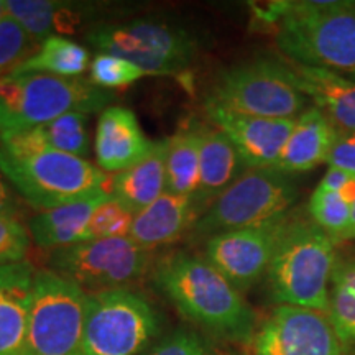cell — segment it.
<instances>
[{"label": "cell", "mask_w": 355, "mask_h": 355, "mask_svg": "<svg viewBox=\"0 0 355 355\" xmlns=\"http://www.w3.org/2000/svg\"><path fill=\"white\" fill-rule=\"evenodd\" d=\"M153 283L181 316L207 334L247 345L254 339V309L206 259L188 252L163 257L153 266Z\"/></svg>", "instance_id": "6da1fadb"}, {"label": "cell", "mask_w": 355, "mask_h": 355, "mask_svg": "<svg viewBox=\"0 0 355 355\" xmlns=\"http://www.w3.org/2000/svg\"><path fill=\"white\" fill-rule=\"evenodd\" d=\"M257 17L275 26V42L288 61L355 81V0L272 2Z\"/></svg>", "instance_id": "7a4b0ae2"}, {"label": "cell", "mask_w": 355, "mask_h": 355, "mask_svg": "<svg viewBox=\"0 0 355 355\" xmlns=\"http://www.w3.org/2000/svg\"><path fill=\"white\" fill-rule=\"evenodd\" d=\"M0 171L30 206L43 212L105 196V175L87 159L0 137Z\"/></svg>", "instance_id": "3957f363"}, {"label": "cell", "mask_w": 355, "mask_h": 355, "mask_svg": "<svg viewBox=\"0 0 355 355\" xmlns=\"http://www.w3.org/2000/svg\"><path fill=\"white\" fill-rule=\"evenodd\" d=\"M336 242L311 219L290 217L266 272L275 303L327 313Z\"/></svg>", "instance_id": "277c9868"}, {"label": "cell", "mask_w": 355, "mask_h": 355, "mask_svg": "<svg viewBox=\"0 0 355 355\" xmlns=\"http://www.w3.org/2000/svg\"><path fill=\"white\" fill-rule=\"evenodd\" d=\"M114 92L84 78L17 74L0 79V137L15 135L69 112L109 107Z\"/></svg>", "instance_id": "5b68a950"}, {"label": "cell", "mask_w": 355, "mask_h": 355, "mask_svg": "<svg viewBox=\"0 0 355 355\" xmlns=\"http://www.w3.org/2000/svg\"><path fill=\"white\" fill-rule=\"evenodd\" d=\"M204 105L268 119H298L311 101L285 61L255 58L222 69Z\"/></svg>", "instance_id": "8992f818"}, {"label": "cell", "mask_w": 355, "mask_h": 355, "mask_svg": "<svg viewBox=\"0 0 355 355\" xmlns=\"http://www.w3.org/2000/svg\"><path fill=\"white\" fill-rule=\"evenodd\" d=\"M162 329V316L140 293L128 288L86 293L83 355H144Z\"/></svg>", "instance_id": "52a82bcc"}, {"label": "cell", "mask_w": 355, "mask_h": 355, "mask_svg": "<svg viewBox=\"0 0 355 355\" xmlns=\"http://www.w3.org/2000/svg\"><path fill=\"white\" fill-rule=\"evenodd\" d=\"M87 43L99 53L130 61L155 76L183 73L198 53L194 35L171 21L137 19L89 28Z\"/></svg>", "instance_id": "ba28073f"}, {"label": "cell", "mask_w": 355, "mask_h": 355, "mask_svg": "<svg viewBox=\"0 0 355 355\" xmlns=\"http://www.w3.org/2000/svg\"><path fill=\"white\" fill-rule=\"evenodd\" d=\"M298 186L278 170H247L202 212L194 224L199 237L255 227L290 214Z\"/></svg>", "instance_id": "9c48e42d"}, {"label": "cell", "mask_w": 355, "mask_h": 355, "mask_svg": "<svg viewBox=\"0 0 355 355\" xmlns=\"http://www.w3.org/2000/svg\"><path fill=\"white\" fill-rule=\"evenodd\" d=\"M86 291L51 270L35 277L24 355H83Z\"/></svg>", "instance_id": "30bf717a"}, {"label": "cell", "mask_w": 355, "mask_h": 355, "mask_svg": "<svg viewBox=\"0 0 355 355\" xmlns=\"http://www.w3.org/2000/svg\"><path fill=\"white\" fill-rule=\"evenodd\" d=\"M152 268V252L125 237L87 241L58 248L50 255V270L86 293L127 288Z\"/></svg>", "instance_id": "8fae6325"}, {"label": "cell", "mask_w": 355, "mask_h": 355, "mask_svg": "<svg viewBox=\"0 0 355 355\" xmlns=\"http://www.w3.org/2000/svg\"><path fill=\"white\" fill-rule=\"evenodd\" d=\"M250 355H343L327 313L278 304L250 340Z\"/></svg>", "instance_id": "7c38bea8"}, {"label": "cell", "mask_w": 355, "mask_h": 355, "mask_svg": "<svg viewBox=\"0 0 355 355\" xmlns=\"http://www.w3.org/2000/svg\"><path fill=\"white\" fill-rule=\"evenodd\" d=\"M290 217L288 214L255 227L212 235L206 241V260L239 291H248L266 277Z\"/></svg>", "instance_id": "4fadbf2b"}, {"label": "cell", "mask_w": 355, "mask_h": 355, "mask_svg": "<svg viewBox=\"0 0 355 355\" xmlns=\"http://www.w3.org/2000/svg\"><path fill=\"white\" fill-rule=\"evenodd\" d=\"M211 123L224 133L248 170H275L296 119H268L206 105Z\"/></svg>", "instance_id": "5bb4252c"}, {"label": "cell", "mask_w": 355, "mask_h": 355, "mask_svg": "<svg viewBox=\"0 0 355 355\" xmlns=\"http://www.w3.org/2000/svg\"><path fill=\"white\" fill-rule=\"evenodd\" d=\"M135 114L121 105H109L101 112L96 127L94 152L97 168L121 173L140 163L152 150Z\"/></svg>", "instance_id": "9a60e30c"}, {"label": "cell", "mask_w": 355, "mask_h": 355, "mask_svg": "<svg viewBox=\"0 0 355 355\" xmlns=\"http://www.w3.org/2000/svg\"><path fill=\"white\" fill-rule=\"evenodd\" d=\"M35 277L28 261L0 265V355H24Z\"/></svg>", "instance_id": "2e32d148"}, {"label": "cell", "mask_w": 355, "mask_h": 355, "mask_svg": "<svg viewBox=\"0 0 355 355\" xmlns=\"http://www.w3.org/2000/svg\"><path fill=\"white\" fill-rule=\"evenodd\" d=\"M199 146V184L193 198L198 216L230 188L248 168L227 137L214 125H201Z\"/></svg>", "instance_id": "e0dca14e"}, {"label": "cell", "mask_w": 355, "mask_h": 355, "mask_svg": "<svg viewBox=\"0 0 355 355\" xmlns=\"http://www.w3.org/2000/svg\"><path fill=\"white\" fill-rule=\"evenodd\" d=\"M199 219L189 198L165 193L153 204L135 214L128 237L137 245L152 252L183 237Z\"/></svg>", "instance_id": "ac0fdd59"}, {"label": "cell", "mask_w": 355, "mask_h": 355, "mask_svg": "<svg viewBox=\"0 0 355 355\" xmlns=\"http://www.w3.org/2000/svg\"><path fill=\"white\" fill-rule=\"evenodd\" d=\"M337 128L314 105L296 119L275 170L290 173L309 171L329 159L334 146Z\"/></svg>", "instance_id": "d6986e66"}, {"label": "cell", "mask_w": 355, "mask_h": 355, "mask_svg": "<svg viewBox=\"0 0 355 355\" xmlns=\"http://www.w3.org/2000/svg\"><path fill=\"white\" fill-rule=\"evenodd\" d=\"M301 91L337 130L355 132V81L332 71L288 61Z\"/></svg>", "instance_id": "ffe728a7"}, {"label": "cell", "mask_w": 355, "mask_h": 355, "mask_svg": "<svg viewBox=\"0 0 355 355\" xmlns=\"http://www.w3.org/2000/svg\"><path fill=\"white\" fill-rule=\"evenodd\" d=\"M166 140L153 141L152 150L140 163L117 173L110 196L132 214H139L166 193Z\"/></svg>", "instance_id": "44dd1931"}, {"label": "cell", "mask_w": 355, "mask_h": 355, "mask_svg": "<svg viewBox=\"0 0 355 355\" xmlns=\"http://www.w3.org/2000/svg\"><path fill=\"white\" fill-rule=\"evenodd\" d=\"M109 194L99 198L86 199L66 206L55 207V209L43 211L30 220V234L35 243L44 250H58L86 242V229L92 212L102 199Z\"/></svg>", "instance_id": "7402d4cb"}, {"label": "cell", "mask_w": 355, "mask_h": 355, "mask_svg": "<svg viewBox=\"0 0 355 355\" xmlns=\"http://www.w3.org/2000/svg\"><path fill=\"white\" fill-rule=\"evenodd\" d=\"M3 6L7 15L19 21L38 43L50 37L74 33L83 21L81 13L73 3L53 0H7Z\"/></svg>", "instance_id": "603a6c76"}, {"label": "cell", "mask_w": 355, "mask_h": 355, "mask_svg": "<svg viewBox=\"0 0 355 355\" xmlns=\"http://www.w3.org/2000/svg\"><path fill=\"white\" fill-rule=\"evenodd\" d=\"M87 125V114L69 112L43 125L8 137L33 148H46L84 158L91 148Z\"/></svg>", "instance_id": "cb8c5ba5"}, {"label": "cell", "mask_w": 355, "mask_h": 355, "mask_svg": "<svg viewBox=\"0 0 355 355\" xmlns=\"http://www.w3.org/2000/svg\"><path fill=\"white\" fill-rule=\"evenodd\" d=\"M199 123L180 128L166 139V193L193 201L199 184Z\"/></svg>", "instance_id": "d4e9b609"}, {"label": "cell", "mask_w": 355, "mask_h": 355, "mask_svg": "<svg viewBox=\"0 0 355 355\" xmlns=\"http://www.w3.org/2000/svg\"><path fill=\"white\" fill-rule=\"evenodd\" d=\"M89 66H91V56L86 48L64 37H50L40 43L38 50L12 74L13 76L50 74L60 78H81Z\"/></svg>", "instance_id": "484cf974"}, {"label": "cell", "mask_w": 355, "mask_h": 355, "mask_svg": "<svg viewBox=\"0 0 355 355\" xmlns=\"http://www.w3.org/2000/svg\"><path fill=\"white\" fill-rule=\"evenodd\" d=\"M327 316L343 347L355 349V259L337 261L331 279Z\"/></svg>", "instance_id": "4316f807"}, {"label": "cell", "mask_w": 355, "mask_h": 355, "mask_svg": "<svg viewBox=\"0 0 355 355\" xmlns=\"http://www.w3.org/2000/svg\"><path fill=\"white\" fill-rule=\"evenodd\" d=\"M308 211L309 219L332 237V241L336 243L344 242V235L350 225L352 206L345 202L339 193L316 186L311 194Z\"/></svg>", "instance_id": "83f0119b"}, {"label": "cell", "mask_w": 355, "mask_h": 355, "mask_svg": "<svg viewBox=\"0 0 355 355\" xmlns=\"http://www.w3.org/2000/svg\"><path fill=\"white\" fill-rule=\"evenodd\" d=\"M40 43L13 17L7 15L0 20V79L12 74L21 63H25Z\"/></svg>", "instance_id": "f1b7e54d"}, {"label": "cell", "mask_w": 355, "mask_h": 355, "mask_svg": "<svg viewBox=\"0 0 355 355\" xmlns=\"http://www.w3.org/2000/svg\"><path fill=\"white\" fill-rule=\"evenodd\" d=\"M135 214L119 202L117 199L109 194L107 198L102 199L92 212L86 229V242L87 241H102V239L125 237L130 232L132 222Z\"/></svg>", "instance_id": "f546056e"}, {"label": "cell", "mask_w": 355, "mask_h": 355, "mask_svg": "<svg viewBox=\"0 0 355 355\" xmlns=\"http://www.w3.org/2000/svg\"><path fill=\"white\" fill-rule=\"evenodd\" d=\"M89 74H91L89 81L96 84L97 87L105 89V91L130 86L145 76V73L139 66L123 60V58L105 55V53H97L94 56L91 66H89Z\"/></svg>", "instance_id": "4dcf8cb0"}, {"label": "cell", "mask_w": 355, "mask_h": 355, "mask_svg": "<svg viewBox=\"0 0 355 355\" xmlns=\"http://www.w3.org/2000/svg\"><path fill=\"white\" fill-rule=\"evenodd\" d=\"M28 247V232L19 217L0 212V265L25 261Z\"/></svg>", "instance_id": "1f68e13d"}, {"label": "cell", "mask_w": 355, "mask_h": 355, "mask_svg": "<svg viewBox=\"0 0 355 355\" xmlns=\"http://www.w3.org/2000/svg\"><path fill=\"white\" fill-rule=\"evenodd\" d=\"M144 355H217L198 332L180 327L158 340Z\"/></svg>", "instance_id": "d6a6232c"}, {"label": "cell", "mask_w": 355, "mask_h": 355, "mask_svg": "<svg viewBox=\"0 0 355 355\" xmlns=\"http://www.w3.org/2000/svg\"><path fill=\"white\" fill-rule=\"evenodd\" d=\"M327 165L329 168H337V170L355 175V132L337 130Z\"/></svg>", "instance_id": "836d02e7"}, {"label": "cell", "mask_w": 355, "mask_h": 355, "mask_svg": "<svg viewBox=\"0 0 355 355\" xmlns=\"http://www.w3.org/2000/svg\"><path fill=\"white\" fill-rule=\"evenodd\" d=\"M0 212L12 216H17V212H19V201L13 194L12 184L8 183L2 171H0Z\"/></svg>", "instance_id": "e575fe53"}, {"label": "cell", "mask_w": 355, "mask_h": 355, "mask_svg": "<svg viewBox=\"0 0 355 355\" xmlns=\"http://www.w3.org/2000/svg\"><path fill=\"white\" fill-rule=\"evenodd\" d=\"M352 239H355V202L352 206V216H350V225L344 235V241H352Z\"/></svg>", "instance_id": "d590c367"}, {"label": "cell", "mask_w": 355, "mask_h": 355, "mask_svg": "<svg viewBox=\"0 0 355 355\" xmlns=\"http://www.w3.org/2000/svg\"><path fill=\"white\" fill-rule=\"evenodd\" d=\"M6 6H3V2H2V0H0V20H2L3 19V17H6Z\"/></svg>", "instance_id": "8d00e7d4"}, {"label": "cell", "mask_w": 355, "mask_h": 355, "mask_svg": "<svg viewBox=\"0 0 355 355\" xmlns=\"http://www.w3.org/2000/svg\"><path fill=\"white\" fill-rule=\"evenodd\" d=\"M225 355H237V354H225Z\"/></svg>", "instance_id": "74e56055"}]
</instances>
